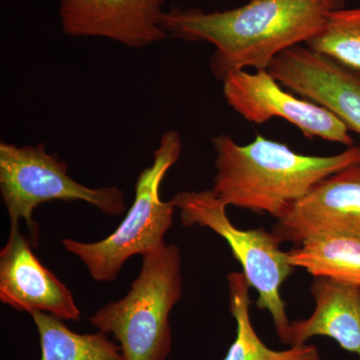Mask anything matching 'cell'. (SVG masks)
<instances>
[{
	"label": "cell",
	"instance_id": "obj_1",
	"mask_svg": "<svg viewBox=\"0 0 360 360\" xmlns=\"http://www.w3.org/2000/svg\"><path fill=\"white\" fill-rule=\"evenodd\" d=\"M345 0H248L224 11L172 7L163 14L168 37L214 45L210 68L220 82L229 73L267 70L281 52L307 44Z\"/></svg>",
	"mask_w": 360,
	"mask_h": 360
},
{
	"label": "cell",
	"instance_id": "obj_2",
	"mask_svg": "<svg viewBox=\"0 0 360 360\" xmlns=\"http://www.w3.org/2000/svg\"><path fill=\"white\" fill-rule=\"evenodd\" d=\"M217 175L212 191L227 206L283 219L321 180L360 162V146L340 155H303L257 135L239 146L229 135L212 139Z\"/></svg>",
	"mask_w": 360,
	"mask_h": 360
},
{
	"label": "cell",
	"instance_id": "obj_3",
	"mask_svg": "<svg viewBox=\"0 0 360 360\" xmlns=\"http://www.w3.org/2000/svg\"><path fill=\"white\" fill-rule=\"evenodd\" d=\"M184 293L181 250L174 243L142 257L129 293L89 317L117 341L125 360H167L172 350L169 315Z\"/></svg>",
	"mask_w": 360,
	"mask_h": 360
},
{
	"label": "cell",
	"instance_id": "obj_4",
	"mask_svg": "<svg viewBox=\"0 0 360 360\" xmlns=\"http://www.w3.org/2000/svg\"><path fill=\"white\" fill-rule=\"evenodd\" d=\"M181 151L179 132L169 130L162 134L153 153V165L141 170L137 177L131 207L108 238L96 243L61 240L65 250L86 266L94 281L112 283L130 257H143L167 245L165 236L174 224L176 208L172 201L161 200L160 186L168 170L179 160Z\"/></svg>",
	"mask_w": 360,
	"mask_h": 360
},
{
	"label": "cell",
	"instance_id": "obj_5",
	"mask_svg": "<svg viewBox=\"0 0 360 360\" xmlns=\"http://www.w3.org/2000/svg\"><path fill=\"white\" fill-rule=\"evenodd\" d=\"M0 194L11 224L25 220L33 248L39 227L33 212L51 201H84L108 217L127 212L125 194L115 186L91 188L75 181L65 161L46 150L44 143L18 146L0 142Z\"/></svg>",
	"mask_w": 360,
	"mask_h": 360
},
{
	"label": "cell",
	"instance_id": "obj_6",
	"mask_svg": "<svg viewBox=\"0 0 360 360\" xmlns=\"http://www.w3.org/2000/svg\"><path fill=\"white\" fill-rule=\"evenodd\" d=\"M180 212L184 226L206 227L229 243L251 288L257 291V307L271 315L279 340L284 343L290 321L281 288L293 267L288 252L281 250V239L264 229L243 231L232 224L226 214L227 205L212 189L182 191L170 200Z\"/></svg>",
	"mask_w": 360,
	"mask_h": 360
},
{
	"label": "cell",
	"instance_id": "obj_7",
	"mask_svg": "<svg viewBox=\"0 0 360 360\" xmlns=\"http://www.w3.org/2000/svg\"><path fill=\"white\" fill-rule=\"evenodd\" d=\"M227 103L248 122L262 124L283 118L297 127L307 139H319L354 146L347 125L333 111L284 91L269 70L229 73L222 80Z\"/></svg>",
	"mask_w": 360,
	"mask_h": 360
},
{
	"label": "cell",
	"instance_id": "obj_8",
	"mask_svg": "<svg viewBox=\"0 0 360 360\" xmlns=\"http://www.w3.org/2000/svg\"><path fill=\"white\" fill-rule=\"evenodd\" d=\"M65 34L101 37L141 49L167 39L165 0H56Z\"/></svg>",
	"mask_w": 360,
	"mask_h": 360
},
{
	"label": "cell",
	"instance_id": "obj_9",
	"mask_svg": "<svg viewBox=\"0 0 360 360\" xmlns=\"http://www.w3.org/2000/svg\"><path fill=\"white\" fill-rule=\"evenodd\" d=\"M267 70L283 86L333 111L360 135V71L302 45L281 52Z\"/></svg>",
	"mask_w": 360,
	"mask_h": 360
},
{
	"label": "cell",
	"instance_id": "obj_10",
	"mask_svg": "<svg viewBox=\"0 0 360 360\" xmlns=\"http://www.w3.org/2000/svg\"><path fill=\"white\" fill-rule=\"evenodd\" d=\"M32 243L11 224L8 239L0 250V300L20 312H46L63 321H80L70 288L33 253Z\"/></svg>",
	"mask_w": 360,
	"mask_h": 360
},
{
	"label": "cell",
	"instance_id": "obj_11",
	"mask_svg": "<svg viewBox=\"0 0 360 360\" xmlns=\"http://www.w3.org/2000/svg\"><path fill=\"white\" fill-rule=\"evenodd\" d=\"M274 232L298 245L330 233L360 238V162L321 180L277 220Z\"/></svg>",
	"mask_w": 360,
	"mask_h": 360
},
{
	"label": "cell",
	"instance_id": "obj_12",
	"mask_svg": "<svg viewBox=\"0 0 360 360\" xmlns=\"http://www.w3.org/2000/svg\"><path fill=\"white\" fill-rule=\"evenodd\" d=\"M310 292L314 312L309 319L290 322L283 345H304L314 336H326L360 359V288L315 277Z\"/></svg>",
	"mask_w": 360,
	"mask_h": 360
},
{
	"label": "cell",
	"instance_id": "obj_13",
	"mask_svg": "<svg viewBox=\"0 0 360 360\" xmlns=\"http://www.w3.org/2000/svg\"><path fill=\"white\" fill-rule=\"evenodd\" d=\"M229 307L236 322V340L222 360H321L319 348L314 345H297L288 349L276 350L260 340L251 322L250 284L243 272L227 276Z\"/></svg>",
	"mask_w": 360,
	"mask_h": 360
},
{
	"label": "cell",
	"instance_id": "obj_14",
	"mask_svg": "<svg viewBox=\"0 0 360 360\" xmlns=\"http://www.w3.org/2000/svg\"><path fill=\"white\" fill-rule=\"evenodd\" d=\"M293 267H302L314 277H326L360 288V238L330 233L307 238L288 251Z\"/></svg>",
	"mask_w": 360,
	"mask_h": 360
},
{
	"label": "cell",
	"instance_id": "obj_15",
	"mask_svg": "<svg viewBox=\"0 0 360 360\" xmlns=\"http://www.w3.org/2000/svg\"><path fill=\"white\" fill-rule=\"evenodd\" d=\"M30 315L39 335V360H125L120 345L105 333L79 335L46 312L37 310Z\"/></svg>",
	"mask_w": 360,
	"mask_h": 360
},
{
	"label": "cell",
	"instance_id": "obj_16",
	"mask_svg": "<svg viewBox=\"0 0 360 360\" xmlns=\"http://www.w3.org/2000/svg\"><path fill=\"white\" fill-rule=\"evenodd\" d=\"M305 46L360 71V7L331 11L321 30Z\"/></svg>",
	"mask_w": 360,
	"mask_h": 360
}]
</instances>
